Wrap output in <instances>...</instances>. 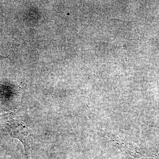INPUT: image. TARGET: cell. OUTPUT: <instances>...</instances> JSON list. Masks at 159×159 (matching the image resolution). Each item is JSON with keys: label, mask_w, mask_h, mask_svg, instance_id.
<instances>
[{"label": "cell", "mask_w": 159, "mask_h": 159, "mask_svg": "<svg viewBox=\"0 0 159 159\" xmlns=\"http://www.w3.org/2000/svg\"><path fill=\"white\" fill-rule=\"evenodd\" d=\"M9 129L12 136L19 139L24 145L26 154L31 149L33 137L30 129L22 121L14 119L9 121Z\"/></svg>", "instance_id": "cell-1"}]
</instances>
